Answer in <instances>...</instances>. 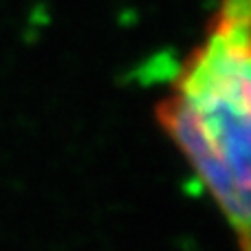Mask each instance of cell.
Wrapping results in <instances>:
<instances>
[{"mask_svg": "<svg viewBox=\"0 0 251 251\" xmlns=\"http://www.w3.org/2000/svg\"><path fill=\"white\" fill-rule=\"evenodd\" d=\"M156 122L251 251V22L214 16L174 69Z\"/></svg>", "mask_w": 251, "mask_h": 251, "instance_id": "cell-1", "label": "cell"}, {"mask_svg": "<svg viewBox=\"0 0 251 251\" xmlns=\"http://www.w3.org/2000/svg\"><path fill=\"white\" fill-rule=\"evenodd\" d=\"M218 16L231 18V20L251 22V0H221Z\"/></svg>", "mask_w": 251, "mask_h": 251, "instance_id": "cell-2", "label": "cell"}]
</instances>
